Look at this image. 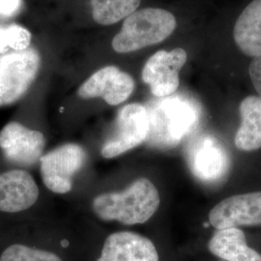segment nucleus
Instances as JSON below:
<instances>
[{"mask_svg":"<svg viewBox=\"0 0 261 261\" xmlns=\"http://www.w3.org/2000/svg\"><path fill=\"white\" fill-rule=\"evenodd\" d=\"M88 161V153L76 142H63L48 148L38 165L39 176L46 193L54 196L69 195L76 176Z\"/></svg>","mask_w":261,"mask_h":261,"instance_id":"5","label":"nucleus"},{"mask_svg":"<svg viewBox=\"0 0 261 261\" xmlns=\"http://www.w3.org/2000/svg\"><path fill=\"white\" fill-rule=\"evenodd\" d=\"M32 171L0 163V219L32 218L45 194Z\"/></svg>","mask_w":261,"mask_h":261,"instance_id":"6","label":"nucleus"},{"mask_svg":"<svg viewBox=\"0 0 261 261\" xmlns=\"http://www.w3.org/2000/svg\"><path fill=\"white\" fill-rule=\"evenodd\" d=\"M249 75L255 91L261 99V56L252 59L249 66Z\"/></svg>","mask_w":261,"mask_h":261,"instance_id":"21","label":"nucleus"},{"mask_svg":"<svg viewBox=\"0 0 261 261\" xmlns=\"http://www.w3.org/2000/svg\"><path fill=\"white\" fill-rule=\"evenodd\" d=\"M186 158L194 176L207 184L219 183L226 176L230 167L226 150L212 136L193 140L187 150Z\"/></svg>","mask_w":261,"mask_h":261,"instance_id":"9","label":"nucleus"},{"mask_svg":"<svg viewBox=\"0 0 261 261\" xmlns=\"http://www.w3.org/2000/svg\"><path fill=\"white\" fill-rule=\"evenodd\" d=\"M48 136L43 128L12 119L0 129V163L32 171L48 149Z\"/></svg>","mask_w":261,"mask_h":261,"instance_id":"4","label":"nucleus"},{"mask_svg":"<svg viewBox=\"0 0 261 261\" xmlns=\"http://www.w3.org/2000/svg\"><path fill=\"white\" fill-rule=\"evenodd\" d=\"M177 25L167 10H137L124 19L120 31L113 37L112 47L117 54H129L159 44L169 37Z\"/></svg>","mask_w":261,"mask_h":261,"instance_id":"2","label":"nucleus"},{"mask_svg":"<svg viewBox=\"0 0 261 261\" xmlns=\"http://www.w3.org/2000/svg\"><path fill=\"white\" fill-rule=\"evenodd\" d=\"M36 47L0 55V109L21 102L33 89L43 69Z\"/></svg>","mask_w":261,"mask_h":261,"instance_id":"3","label":"nucleus"},{"mask_svg":"<svg viewBox=\"0 0 261 261\" xmlns=\"http://www.w3.org/2000/svg\"><path fill=\"white\" fill-rule=\"evenodd\" d=\"M208 250L224 261H261V254L247 245L238 227L217 230L208 242Z\"/></svg>","mask_w":261,"mask_h":261,"instance_id":"15","label":"nucleus"},{"mask_svg":"<svg viewBox=\"0 0 261 261\" xmlns=\"http://www.w3.org/2000/svg\"><path fill=\"white\" fill-rule=\"evenodd\" d=\"M135 89V81L116 66H106L81 84L76 95L83 100L102 99L109 106H118L129 99Z\"/></svg>","mask_w":261,"mask_h":261,"instance_id":"10","label":"nucleus"},{"mask_svg":"<svg viewBox=\"0 0 261 261\" xmlns=\"http://www.w3.org/2000/svg\"><path fill=\"white\" fill-rule=\"evenodd\" d=\"M140 2L141 0H90L92 18L100 25H112L135 13Z\"/></svg>","mask_w":261,"mask_h":261,"instance_id":"17","label":"nucleus"},{"mask_svg":"<svg viewBox=\"0 0 261 261\" xmlns=\"http://www.w3.org/2000/svg\"><path fill=\"white\" fill-rule=\"evenodd\" d=\"M209 223L217 230L261 224V192L227 197L209 213Z\"/></svg>","mask_w":261,"mask_h":261,"instance_id":"12","label":"nucleus"},{"mask_svg":"<svg viewBox=\"0 0 261 261\" xmlns=\"http://www.w3.org/2000/svg\"><path fill=\"white\" fill-rule=\"evenodd\" d=\"M149 116L140 103H129L121 108L116 115L111 133L100 148L103 159H113L138 147L148 140Z\"/></svg>","mask_w":261,"mask_h":261,"instance_id":"7","label":"nucleus"},{"mask_svg":"<svg viewBox=\"0 0 261 261\" xmlns=\"http://www.w3.org/2000/svg\"><path fill=\"white\" fill-rule=\"evenodd\" d=\"M160 195L147 178H139L122 191L99 194L91 201V211L103 222L126 225L144 224L160 206Z\"/></svg>","mask_w":261,"mask_h":261,"instance_id":"1","label":"nucleus"},{"mask_svg":"<svg viewBox=\"0 0 261 261\" xmlns=\"http://www.w3.org/2000/svg\"><path fill=\"white\" fill-rule=\"evenodd\" d=\"M222 261H224V260H222Z\"/></svg>","mask_w":261,"mask_h":261,"instance_id":"22","label":"nucleus"},{"mask_svg":"<svg viewBox=\"0 0 261 261\" xmlns=\"http://www.w3.org/2000/svg\"><path fill=\"white\" fill-rule=\"evenodd\" d=\"M32 40L30 30L21 24L15 22L0 24V55L32 47Z\"/></svg>","mask_w":261,"mask_h":261,"instance_id":"18","label":"nucleus"},{"mask_svg":"<svg viewBox=\"0 0 261 261\" xmlns=\"http://www.w3.org/2000/svg\"><path fill=\"white\" fill-rule=\"evenodd\" d=\"M0 261H63L60 255L47 249L14 243L0 254Z\"/></svg>","mask_w":261,"mask_h":261,"instance_id":"19","label":"nucleus"},{"mask_svg":"<svg viewBox=\"0 0 261 261\" xmlns=\"http://www.w3.org/2000/svg\"><path fill=\"white\" fill-rule=\"evenodd\" d=\"M24 7V0H0V20H9L19 16Z\"/></svg>","mask_w":261,"mask_h":261,"instance_id":"20","label":"nucleus"},{"mask_svg":"<svg viewBox=\"0 0 261 261\" xmlns=\"http://www.w3.org/2000/svg\"><path fill=\"white\" fill-rule=\"evenodd\" d=\"M97 261H159V253L148 238L130 231H117L106 238Z\"/></svg>","mask_w":261,"mask_h":261,"instance_id":"13","label":"nucleus"},{"mask_svg":"<svg viewBox=\"0 0 261 261\" xmlns=\"http://www.w3.org/2000/svg\"><path fill=\"white\" fill-rule=\"evenodd\" d=\"M233 39L245 56H261V0H252L243 10L234 24Z\"/></svg>","mask_w":261,"mask_h":261,"instance_id":"14","label":"nucleus"},{"mask_svg":"<svg viewBox=\"0 0 261 261\" xmlns=\"http://www.w3.org/2000/svg\"><path fill=\"white\" fill-rule=\"evenodd\" d=\"M185 49L176 47L171 51L159 50L150 57L142 69V81L148 84L156 97H167L174 93L180 84L179 72L186 64Z\"/></svg>","mask_w":261,"mask_h":261,"instance_id":"11","label":"nucleus"},{"mask_svg":"<svg viewBox=\"0 0 261 261\" xmlns=\"http://www.w3.org/2000/svg\"><path fill=\"white\" fill-rule=\"evenodd\" d=\"M196 123V112L189 103L168 99L149 121V136H152L150 140L159 146L176 145L195 128Z\"/></svg>","mask_w":261,"mask_h":261,"instance_id":"8","label":"nucleus"},{"mask_svg":"<svg viewBox=\"0 0 261 261\" xmlns=\"http://www.w3.org/2000/svg\"><path fill=\"white\" fill-rule=\"evenodd\" d=\"M241 124L234 139L235 146L241 151L252 152L261 148V99L248 96L239 106Z\"/></svg>","mask_w":261,"mask_h":261,"instance_id":"16","label":"nucleus"}]
</instances>
